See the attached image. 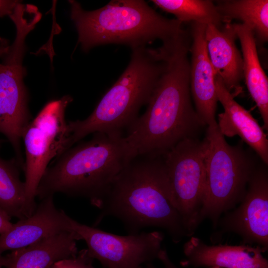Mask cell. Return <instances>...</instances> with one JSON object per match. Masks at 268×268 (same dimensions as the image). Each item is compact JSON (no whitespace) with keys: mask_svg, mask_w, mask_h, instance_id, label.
<instances>
[{"mask_svg":"<svg viewBox=\"0 0 268 268\" xmlns=\"http://www.w3.org/2000/svg\"><path fill=\"white\" fill-rule=\"evenodd\" d=\"M164 166L176 207L191 236L200 224L205 183V144L186 138L164 155Z\"/></svg>","mask_w":268,"mask_h":268,"instance_id":"obj_8","label":"cell"},{"mask_svg":"<svg viewBox=\"0 0 268 268\" xmlns=\"http://www.w3.org/2000/svg\"><path fill=\"white\" fill-rule=\"evenodd\" d=\"M41 200L33 214L12 224L9 230L0 235V254L26 247L63 232L71 231L70 217L56 207L54 196Z\"/></svg>","mask_w":268,"mask_h":268,"instance_id":"obj_14","label":"cell"},{"mask_svg":"<svg viewBox=\"0 0 268 268\" xmlns=\"http://www.w3.org/2000/svg\"><path fill=\"white\" fill-rule=\"evenodd\" d=\"M162 264L163 268H179L169 258L167 251L163 249L161 251L158 259ZM145 268H157L152 263L146 264Z\"/></svg>","mask_w":268,"mask_h":268,"instance_id":"obj_23","label":"cell"},{"mask_svg":"<svg viewBox=\"0 0 268 268\" xmlns=\"http://www.w3.org/2000/svg\"><path fill=\"white\" fill-rule=\"evenodd\" d=\"M215 5L223 23L241 20L251 28L256 43L268 41V0H220L216 1Z\"/></svg>","mask_w":268,"mask_h":268,"instance_id":"obj_20","label":"cell"},{"mask_svg":"<svg viewBox=\"0 0 268 268\" xmlns=\"http://www.w3.org/2000/svg\"><path fill=\"white\" fill-rule=\"evenodd\" d=\"M19 2L18 0H0V17L9 16Z\"/></svg>","mask_w":268,"mask_h":268,"instance_id":"obj_24","label":"cell"},{"mask_svg":"<svg viewBox=\"0 0 268 268\" xmlns=\"http://www.w3.org/2000/svg\"><path fill=\"white\" fill-rule=\"evenodd\" d=\"M207 25L191 22L189 30L191 43L190 86L197 114L202 124H217L215 74L210 63L205 38Z\"/></svg>","mask_w":268,"mask_h":268,"instance_id":"obj_12","label":"cell"},{"mask_svg":"<svg viewBox=\"0 0 268 268\" xmlns=\"http://www.w3.org/2000/svg\"><path fill=\"white\" fill-rule=\"evenodd\" d=\"M73 231H65L41 240L26 247L14 250L4 256V268H51L57 262L78 253Z\"/></svg>","mask_w":268,"mask_h":268,"instance_id":"obj_17","label":"cell"},{"mask_svg":"<svg viewBox=\"0 0 268 268\" xmlns=\"http://www.w3.org/2000/svg\"><path fill=\"white\" fill-rule=\"evenodd\" d=\"M93 260L88 255L87 249H83L74 257L57 262L51 268H94Z\"/></svg>","mask_w":268,"mask_h":268,"instance_id":"obj_22","label":"cell"},{"mask_svg":"<svg viewBox=\"0 0 268 268\" xmlns=\"http://www.w3.org/2000/svg\"><path fill=\"white\" fill-rule=\"evenodd\" d=\"M233 24H225L218 28L207 25L205 38L208 57L215 75L234 97L241 91L240 82L243 76V58L238 50L237 38Z\"/></svg>","mask_w":268,"mask_h":268,"instance_id":"obj_16","label":"cell"},{"mask_svg":"<svg viewBox=\"0 0 268 268\" xmlns=\"http://www.w3.org/2000/svg\"><path fill=\"white\" fill-rule=\"evenodd\" d=\"M203 140L205 183L199 221L208 219L215 229L222 214L242 200L257 164L242 146L227 143L217 124L207 126Z\"/></svg>","mask_w":268,"mask_h":268,"instance_id":"obj_6","label":"cell"},{"mask_svg":"<svg viewBox=\"0 0 268 268\" xmlns=\"http://www.w3.org/2000/svg\"><path fill=\"white\" fill-rule=\"evenodd\" d=\"M134 158L122 134H93L65 150L49 166L37 188L42 200L56 193L88 200L100 208L114 180Z\"/></svg>","mask_w":268,"mask_h":268,"instance_id":"obj_3","label":"cell"},{"mask_svg":"<svg viewBox=\"0 0 268 268\" xmlns=\"http://www.w3.org/2000/svg\"><path fill=\"white\" fill-rule=\"evenodd\" d=\"M215 86L218 101L224 108V112L218 115L217 124L220 132L224 136H239L268 165V139L263 128L249 111L235 100L217 75Z\"/></svg>","mask_w":268,"mask_h":268,"instance_id":"obj_15","label":"cell"},{"mask_svg":"<svg viewBox=\"0 0 268 268\" xmlns=\"http://www.w3.org/2000/svg\"><path fill=\"white\" fill-rule=\"evenodd\" d=\"M72 101L70 96L65 95L47 103L23 134L24 183L27 196L32 201L35 202L37 188L50 162L68 148L66 110Z\"/></svg>","mask_w":268,"mask_h":268,"instance_id":"obj_7","label":"cell"},{"mask_svg":"<svg viewBox=\"0 0 268 268\" xmlns=\"http://www.w3.org/2000/svg\"><path fill=\"white\" fill-rule=\"evenodd\" d=\"M233 25L241 46L246 84L260 113L263 128L268 131V79L260 64L255 36L246 24L233 23Z\"/></svg>","mask_w":268,"mask_h":268,"instance_id":"obj_18","label":"cell"},{"mask_svg":"<svg viewBox=\"0 0 268 268\" xmlns=\"http://www.w3.org/2000/svg\"><path fill=\"white\" fill-rule=\"evenodd\" d=\"M163 11L183 22H195L222 27V17L214 2L210 0H152Z\"/></svg>","mask_w":268,"mask_h":268,"instance_id":"obj_21","label":"cell"},{"mask_svg":"<svg viewBox=\"0 0 268 268\" xmlns=\"http://www.w3.org/2000/svg\"><path fill=\"white\" fill-rule=\"evenodd\" d=\"M19 9H18V10H19ZM22 10H26V9H22ZM17 10H16V11H17ZM27 11H29V10H27ZM15 11H14V12H15ZM30 12H31V11H30ZM14 12H13V13H14ZM32 13H33V12H32ZM13 13H12V14H13ZM33 14H34V13H33ZM12 14H11V15H12ZM35 15H36V14H35ZM36 16H37V15H36ZM38 18H39V17H38ZM39 20H40V18H39Z\"/></svg>","mask_w":268,"mask_h":268,"instance_id":"obj_29","label":"cell"},{"mask_svg":"<svg viewBox=\"0 0 268 268\" xmlns=\"http://www.w3.org/2000/svg\"><path fill=\"white\" fill-rule=\"evenodd\" d=\"M5 141H6L5 140H4V139H0V148L1 146H2V145L3 144V143L4 142H5Z\"/></svg>","mask_w":268,"mask_h":268,"instance_id":"obj_28","label":"cell"},{"mask_svg":"<svg viewBox=\"0 0 268 268\" xmlns=\"http://www.w3.org/2000/svg\"><path fill=\"white\" fill-rule=\"evenodd\" d=\"M266 252L259 246L247 244L208 245L191 236L183 246L185 258L180 264L195 268H268L263 254Z\"/></svg>","mask_w":268,"mask_h":268,"instance_id":"obj_13","label":"cell"},{"mask_svg":"<svg viewBox=\"0 0 268 268\" xmlns=\"http://www.w3.org/2000/svg\"><path fill=\"white\" fill-rule=\"evenodd\" d=\"M4 256L0 254V268H4Z\"/></svg>","mask_w":268,"mask_h":268,"instance_id":"obj_27","label":"cell"},{"mask_svg":"<svg viewBox=\"0 0 268 268\" xmlns=\"http://www.w3.org/2000/svg\"><path fill=\"white\" fill-rule=\"evenodd\" d=\"M11 217L0 208V235L9 230L13 223L10 221Z\"/></svg>","mask_w":268,"mask_h":268,"instance_id":"obj_25","label":"cell"},{"mask_svg":"<svg viewBox=\"0 0 268 268\" xmlns=\"http://www.w3.org/2000/svg\"><path fill=\"white\" fill-rule=\"evenodd\" d=\"M70 229L87 246L89 256L105 268H141L158 259L164 235L160 231L121 236L79 223L69 217Z\"/></svg>","mask_w":268,"mask_h":268,"instance_id":"obj_9","label":"cell"},{"mask_svg":"<svg viewBox=\"0 0 268 268\" xmlns=\"http://www.w3.org/2000/svg\"><path fill=\"white\" fill-rule=\"evenodd\" d=\"M20 169L15 157L5 160L0 157V208L19 220L30 216L37 207L27 196Z\"/></svg>","mask_w":268,"mask_h":268,"instance_id":"obj_19","label":"cell"},{"mask_svg":"<svg viewBox=\"0 0 268 268\" xmlns=\"http://www.w3.org/2000/svg\"><path fill=\"white\" fill-rule=\"evenodd\" d=\"M25 42L16 40L9 46L0 69V134L10 143L16 158L23 170L24 159L21 141L31 122L28 96L23 82L25 69L22 60Z\"/></svg>","mask_w":268,"mask_h":268,"instance_id":"obj_10","label":"cell"},{"mask_svg":"<svg viewBox=\"0 0 268 268\" xmlns=\"http://www.w3.org/2000/svg\"><path fill=\"white\" fill-rule=\"evenodd\" d=\"M262 162L257 165L239 206L218 220L216 235L231 232L239 235L242 244H257L268 249V172Z\"/></svg>","mask_w":268,"mask_h":268,"instance_id":"obj_11","label":"cell"},{"mask_svg":"<svg viewBox=\"0 0 268 268\" xmlns=\"http://www.w3.org/2000/svg\"><path fill=\"white\" fill-rule=\"evenodd\" d=\"M69 2L78 43L86 52L109 44L126 45L133 49L156 39L163 42L183 29L182 22L163 16L142 0H113L92 11L85 10L75 0Z\"/></svg>","mask_w":268,"mask_h":268,"instance_id":"obj_5","label":"cell"},{"mask_svg":"<svg viewBox=\"0 0 268 268\" xmlns=\"http://www.w3.org/2000/svg\"><path fill=\"white\" fill-rule=\"evenodd\" d=\"M100 209L95 226L111 216L122 222L129 234L153 227L165 230L175 243L191 236L176 207L163 161L157 157H137L130 162Z\"/></svg>","mask_w":268,"mask_h":268,"instance_id":"obj_2","label":"cell"},{"mask_svg":"<svg viewBox=\"0 0 268 268\" xmlns=\"http://www.w3.org/2000/svg\"><path fill=\"white\" fill-rule=\"evenodd\" d=\"M8 42L6 39L0 37V58L4 57L9 47ZM2 67V64H0V69Z\"/></svg>","mask_w":268,"mask_h":268,"instance_id":"obj_26","label":"cell"},{"mask_svg":"<svg viewBox=\"0 0 268 268\" xmlns=\"http://www.w3.org/2000/svg\"><path fill=\"white\" fill-rule=\"evenodd\" d=\"M162 43L164 70L145 112L125 136L134 158L164 155L181 140L194 137L203 126L191 99L189 31L183 29Z\"/></svg>","mask_w":268,"mask_h":268,"instance_id":"obj_1","label":"cell"},{"mask_svg":"<svg viewBox=\"0 0 268 268\" xmlns=\"http://www.w3.org/2000/svg\"><path fill=\"white\" fill-rule=\"evenodd\" d=\"M132 50L127 67L92 113L83 120L68 122V148L97 132L123 134L138 118L141 107L148 104L165 67L162 53L160 47Z\"/></svg>","mask_w":268,"mask_h":268,"instance_id":"obj_4","label":"cell"}]
</instances>
